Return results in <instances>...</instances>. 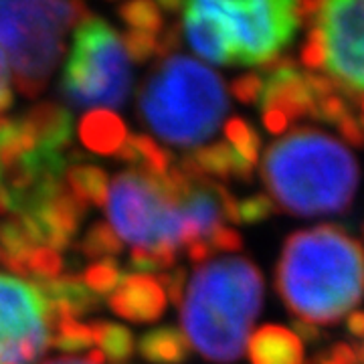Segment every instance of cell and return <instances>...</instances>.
<instances>
[{
    "label": "cell",
    "mask_w": 364,
    "mask_h": 364,
    "mask_svg": "<svg viewBox=\"0 0 364 364\" xmlns=\"http://www.w3.org/2000/svg\"><path fill=\"white\" fill-rule=\"evenodd\" d=\"M275 289L298 320L338 324L364 299V249L336 225L291 233L275 267Z\"/></svg>",
    "instance_id": "1"
},
{
    "label": "cell",
    "mask_w": 364,
    "mask_h": 364,
    "mask_svg": "<svg viewBox=\"0 0 364 364\" xmlns=\"http://www.w3.org/2000/svg\"><path fill=\"white\" fill-rule=\"evenodd\" d=\"M261 178L275 208L294 217H322L350 207L360 170L340 140L306 126L287 132L265 150Z\"/></svg>",
    "instance_id": "2"
},
{
    "label": "cell",
    "mask_w": 364,
    "mask_h": 364,
    "mask_svg": "<svg viewBox=\"0 0 364 364\" xmlns=\"http://www.w3.org/2000/svg\"><path fill=\"white\" fill-rule=\"evenodd\" d=\"M263 275L245 257H219L196 267L181 304L188 344L210 363L241 358L263 306Z\"/></svg>",
    "instance_id": "3"
},
{
    "label": "cell",
    "mask_w": 364,
    "mask_h": 364,
    "mask_svg": "<svg viewBox=\"0 0 364 364\" xmlns=\"http://www.w3.org/2000/svg\"><path fill=\"white\" fill-rule=\"evenodd\" d=\"M138 109L158 138L191 148L217 132L229 109V95L213 69L186 55H168L144 79Z\"/></svg>",
    "instance_id": "4"
},
{
    "label": "cell",
    "mask_w": 364,
    "mask_h": 364,
    "mask_svg": "<svg viewBox=\"0 0 364 364\" xmlns=\"http://www.w3.org/2000/svg\"><path fill=\"white\" fill-rule=\"evenodd\" d=\"M87 16L81 2H0V45L21 93L45 91L63 55V33Z\"/></svg>",
    "instance_id": "5"
},
{
    "label": "cell",
    "mask_w": 364,
    "mask_h": 364,
    "mask_svg": "<svg viewBox=\"0 0 364 364\" xmlns=\"http://www.w3.org/2000/svg\"><path fill=\"white\" fill-rule=\"evenodd\" d=\"M107 215L117 237L134 247H191L203 241L186 219L181 200L170 196L158 176L140 170L117 174L109 188Z\"/></svg>",
    "instance_id": "6"
},
{
    "label": "cell",
    "mask_w": 364,
    "mask_h": 364,
    "mask_svg": "<svg viewBox=\"0 0 364 364\" xmlns=\"http://www.w3.org/2000/svg\"><path fill=\"white\" fill-rule=\"evenodd\" d=\"M130 87V57L117 31L87 16L75 31L61 73V95L75 107H119Z\"/></svg>",
    "instance_id": "7"
},
{
    "label": "cell",
    "mask_w": 364,
    "mask_h": 364,
    "mask_svg": "<svg viewBox=\"0 0 364 364\" xmlns=\"http://www.w3.org/2000/svg\"><path fill=\"white\" fill-rule=\"evenodd\" d=\"M229 28L235 65L263 67L282 55L301 25L296 2H208Z\"/></svg>",
    "instance_id": "8"
},
{
    "label": "cell",
    "mask_w": 364,
    "mask_h": 364,
    "mask_svg": "<svg viewBox=\"0 0 364 364\" xmlns=\"http://www.w3.org/2000/svg\"><path fill=\"white\" fill-rule=\"evenodd\" d=\"M49 342L43 296L33 284L0 273V364H35Z\"/></svg>",
    "instance_id": "9"
},
{
    "label": "cell",
    "mask_w": 364,
    "mask_h": 364,
    "mask_svg": "<svg viewBox=\"0 0 364 364\" xmlns=\"http://www.w3.org/2000/svg\"><path fill=\"white\" fill-rule=\"evenodd\" d=\"M314 25L324 37L328 77L350 100L364 95V0L324 2Z\"/></svg>",
    "instance_id": "10"
},
{
    "label": "cell",
    "mask_w": 364,
    "mask_h": 364,
    "mask_svg": "<svg viewBox=\"0 0 364 364\" xmlns=\"http://www.w3.org/2000/svg\"><path fill=\"white\" fill-rule=\"evenodd\" d=\"M267 77L263 79V91L259 97L261 112L275 109L296 122L301 117H316V97L308 87L306 75L299 73L298 65L289 57H277L263 67Z\"/></svg>",
    "instance_id": "11"
},
{
    "label": "cell",
    "mask_w": 364,
    "mask_h": 364,
    "mask_svg": "<svg viewBox=\"0 0 364 364\" xmlns=\"http://www.w3.org/2000/svg\"><path fill=\"white\" fill-rule=\"evenodd\" d=\"M182 26L186 39L203 59L215 65H233L235 47L229 28L205 2H182Z\"/></svg>",
    "instance_id": "12"
},
{
    "label": "cell",
    "mask_w": 364,
    "mask_h": 364,
    "mask_svg": "<svg viewBox=\"0 0 364 364\" xmlns=\"http://www.w3.org/2000/svg\"><path fill=\"white\" fill-rule=\"evenodd\" d=\"M109 308L134 324H150L166 310V291L152 275H126L122 286L109 296Z\"/></svg>",
    "instance_id": "13"
},
{
    "label": "cell",
    "mask_w": 364,
    "mask_h": 364,
    "mask_svg": "<svg viewBox=\"0 0 364 364\" xmlns=\"http://www.w3.org/2000/svg\"><path fill=\"white\" fill-rule=\"evenodd\" d=\"M178 168L193 181H231L237 178L249 182L253 178V168L235 152L227 142H217L210 146L196 148L182 156Z\"/></svg>",
    "instance_id": "14"
},
{
    "label": "cell",
    "mask_w": 364,
    "mask_h": 364,
    "mask_svg": "<svg viewBox=\"0 0 364 364\" xmlns=\"http://www.w3.org/2000/svg\"><path fill=\"white\" fill-rule=\"evenodd\" d=\"M21 119L35 134L37 142L43 150L63 154L73 140V116L71 112L59 104L43 102L33 105Z\"/></svg>",
    "instance_id": "15"
},
{
    "label": "cell",
    "mask_w": 364,
    "mask_h": 364,
    "mask_svg": "<svg viewBox=\"0 0 364 364\" xmlns=\"http://www.w3.org/2000/svg\"><path fill=\"white\" fill-rule=\"evenodd\" d=\"M251 364H304L301 340L284 326L265 324L247 340Z\"/></svg>",
    "instance_id": "16"
},
{
    "label": "cell",
    "mask_w": 364,
    "mask_h": 364,
    "mask_svg": "<svg viewBox=\"0 0 364 364\" xmlns=\"http://www.w3.org/2000/svg\"><path fill=\"white\" fill-rule=\"evenodd\" d=\"M79 138L85 148L95 154H114L128 140L126 124L119 116L107 109H93L79 122Z\"/></svg>",
    "instance_id": "17"
},
{
    "label": "cell",
    "mask_w": 364,
    "mask_h": 364,
    "mask_svg": "<svg viewBox=\"0 0 364 364\" xmlns=\"http://www.w3.org/2000/svg\"><path fill=\"white\" fill-rule=\"evenodd\" d=\"M138 352L150 364H182L191 356V344L182 330L160 326L144 334Z\"/></svg>",
    "instance_id": "18"
},
{
    "label": "cell",
    "mask_w": 364,
    "mask_h": 364,
    "mask_svg": "<svg viewBox=\"0 0 364 364\" xmlns=\"http://www.w3.org/2000/svg\"><path fill=\"white\" fill-rule=\"evenodd\" d=\"M116 156L119 160H124V162H128V164H134L136 170L146 172L150 176H164L174 166L172 164L174 158L170 154V150L158 146L146 134L128 136V140L119 148V152H117Z\"/></svg>",
    "instance_id": "19"
},
{
    "label": "cell",
    "mask_w": 364,
    "mask_h": 364,
    "mask_svg": "<svg viewBox=\"0 0 364 364\" xmlns=\"http://www.w3.org/2000/svg\"><path fill=\"white\" fill-rule=\"evenodd\" d=\"M67 186L87 207H105L107 200V174L95 164H73L67 170Z\"/></svg>",
    "instance_id": "20"
},
{
    "label": "cell",
    "mask_w": 364,
    "mask_h": 364,
    "mask_svg": "<svg viewBox=\"0 0 364 364\" xmlns=\"http://www.w3.org/2000/svg\"><path fill=\"white\" fill-rule=\"evenodd\" d=\"M91 332L95 344H100L102 354L112 363H126L134 354V336L128 328L114 322H91Z\"/></svg>",
    "instance_id": "21"
},
{
    "label": "cell",
    "mask_w": 364,
    "mask_h": 364,
    "mask_svg": "<svg viewBox=\"0 0 364 364\" xmlns=\"http://www.w3.org/2000/svg\"><path fill=\"white\" fill-rule=\"evenodd\" d=\"M119 18L130 26V31H140L158 37L164 25V13L158 2H126L117 9Z\"/></svg>",
    "instance_id": "22"
},
{
    "label": "cell",
    "mask_w": 364,
    "mask_h": 364,
    "mask_svg": "<svg viewBox=\"0 0 364 364\" xmlns=\"http://www.w3.org/2000/svg\"><path fill=\"white\" fill-rule=\"evenodd\" d=\"M124 269L114 257L91 263L90 267L81 275L83 286L90 289L93 296L102 299L109 294H114L124 282Z\"/></svg>",
    "instance_id": "23"
},
{
    "label": "cell",
    "mask_w": 364,
    "mask_h": 364,
    "mask_svg": "<svg viewBox=\"0 0 364 364\" xmlns=\"http://www.w3.org/2000/svg\"><path fill=\"white\" fill-rule=\"evenodd\" d=\"M77 249L87 257V259H109V255H117L122 253L124 243L117 237L116 231L107 225V223H93L90 227V231L85 233V237L81 239V243Z\"/></svg>",
    "instance_id": "24"
},
{
    "label": "cell",
    "mask_w": 364,
    "mask_h": 364,
    "mask_svg": "<svg viewBox=\"0 0 364 364\" xmlns=\"http://www.w3.org/2000/svg\"><path fill=\"white\" fill-rule=\"evenodd\" d=\"M225 136L229 140V146L247 164H251V166L257 164L261 150V138L259 134L253 130V126H249L243 117H231L225 124Z\"/></svg>",
    "instance_id": "25"
},
{
    "label": "cell",
    "mask_w": 364,
    "mask_h": 364,
    "mask_svg": "<svg viewBox=\"0 0 364 364\" xmlns=\"http://www.w3.org/2000/svg\"><path fill=\"white\" fill-rule=\"evenodd\" d=\"M51 334V346H55L57 350L67 352H79L90 348L91 344H95L93 340V332H91V326L79 324L77 320H67V322H61L55 328L49 330Z\"/></svg>",
    "instance_id": "26"
},
{
    "label": "cell",
    "mask_w": 364,
    "mask_h": 364,
    "mask_svg": "<svg viewBox=\"0 0 364 364\" xmlns=\"http://www.w3.org/2000/svg\"><path fill=\"white\" fill-rule=\"evenodd\" d=\"M65 267V261L61 257L59 251L51 247H35L28 257H26V277L35 279H53L59 277Z\"/></svg>",
    "instance_id": "27"
},
{
    "label": "cell",
    "mask_w": 364,
    "mask_h": 364,
    "mask_svg": "<svg viewBox=\"0 0 364 364\" xmlns=\"http://www.w3.org/2000/svg\"><path fill=\"white\" fill-rule=\"evenodd\" d=\"M130 269L136 273H152L168 269L176 263V249L172 247H134L130 253Z\"/></svg>",
    "instance_id": "28"
},
{
    "label": "cell",
    "mask_w": 364,
    "mask_h": 364,
    "mask_svg": "<svg viewBox=\"0 0 364 364\" xmlns=\"http://www.w3.org/2000/svg\"><path fill=\"white\" fill-rule=\"evenodd\" d=\"M122 43L126 47L128 57L136 63H146L148 59L158 55V37L154 35L140 33V31H126Z\"/></svg>",
    "instance_id": "29"
},
{
    "label": "cell",
    "mask_w": 364,
    "mask_h": 364,
    "mask_svg": "<svg viewBox=\"0 0 364 364\" xmlns=\"http://www.w3.org/2000/svg\"><path fill=\"white\" fill-rule=\"evenodd\" d=\"M275 210V205L265 193L247 196L239 203V225H255L269 219Z\"/></svg>",
    "instance_id": "30"
},
{
    "label": "cell",
    "mask_w": 364,
    "mask_h": 364,
    "mask_svg": "<svg viewBox=\"0 0 364 364\" xmlns=\"http://www.w3.org/2000/svg\"><path fill=\"white\" fill-rule=\"evenodd\" d=\"M299 61L301 65L308 67L310 73L314 71H324L326 67V47H324V37H322V31L316 25L310 26V33H308V39L301 47L299 53Z\"/></svg>",
    "instance_id": "31"
},
{
    "label": "cell",
    "mask_w": 364,
    "mask_h": 364,
    "mask_svg": "<svg viewBox=\"0 0 364 364\" xmlns=\"http://www.w3.org/2000/svg\"><path fill=\"white\" fill-rule=\"evenodd\" d=\"M261 91H263V77L257 73H245L233 79L231 83V93L241 104H259Z\"/></svg>",
    "instance_id": "32"
},
{
    "label": "cell",
    "mask_w": 364,
    "mask_h": 364,
    "mask_svg": "<svg viewBox=\"0 0 364 364\" xmlns=\"http://www.w3.org/2000/svg\"><path fill=\"white\" fill-rule=\"evenodd\" d=\"M346 114H350V107L340 93L324 97L316 105V119H324L328 124H338Z\"/></svg>",
    "instance_id": "33"
},
{
    "label": "cell",
    "mask_w": 364,
    "mask_h": 364,
    "mask_svg": "<svg viewBox=\"0 0 364 364\" xmlns=\"http://www.w3.org/2000/svg\"><path fill=\"white\" fill-rule=\"evenodd\" d=\"M158 282L162 284L164 291L168 294L170 299L181 306L182 298H184V291H186V272L182 267H176L172 273H162L158 277Z\"/></svg>",
    "instance_id": "34"
},
{
    "label": "cell",
    "mask_w": 364,
    "mask_h": 364,
    "mask_svg": "<svg viewBox=\"0 0 364 364\" xmlns=\"http://www.w3.org/2000/svg\"><path fill=\"white\" fill-rule=\"evenodd\" d=\"M207 243L208 247L213 249V253L215 251H239V249L243 247V239H241L239 231H235V229L227 227V225L213 235Z\"/></svg>",
    "instance_id": "35"
},
{
    "label": "cell",
    "mask_w": 364,
    "mask_h": 364,
    "mask_svg": "<svg viewBox=\"0 0 364 364\" xmlns=\"http://www.w3.org/2000/svg\"><path fill=\"white\" fill-rule=\"evenodd\" d=\"M338 130L342 134V138L346 140V142L354 146V148H363L364 146V130L363 126L358 124V119L354 114H346V116L340 119L338 124Z\"/></svg>",
    "instance_id": "36"
},
{
    "label": "cell",
    "mask_w": 364,
    "mask_h": 364,
    "mask_svg": "<svg viewBox=\"0 0 364 364\" xmlns=\"http://www.w3.org/2000/svg\"><path fill=\"white\" fill-rule=\"evenodd\" d=\"M330 358L336 364H363V358H360V348L358 346H352L348 342H338L334 344L330 350Z\"/></svg>",
    "instance_id": "37"
},
{
    "label": "cell",
    "mask_w": 364,
    "mask_h": 364,
    "mask_svg": "<svg viewBox=\"0 0 364 364\" xmlns=\"http://www.w3.org/2000/svg\"><path fill=\"white\" fill-rule=\"evenodd\" d=\"M13 90H11V75H9V63L4 53L0 51V114H4L13 105Z\"/></svg>",
    "instance_id": "38"
},
{
    "label": "cell",
    "mask_w": 364,
    "mask_h": 364,
    "mask_svg": "<svg viewBox=\"0 0 364 364\" xmlns=\"http://www.w3.org/2000/svg\"><path fill=\"white\" fill-rule=\"evenodd\" d=\"M291 332L301 340V344H318L322 340V332L320 328L312 322H306V320H294L291 324Z\"/></svg>",
    "instance_id": "39"
},
{
    "label": "cell",
    "mask_w": 364,
    "mask_h": 364,
    "mask_svg": "<svg viewBox=\"0 0 364 364\" xmlns=\"http://www.w3.org/2000/svg\"><path fill=\"white\" fill-rule=\"evenodd\" d=\"M261 122H263V126L272 132V134H287L289 124H291L284 114H279V112H275V109H265V112H261Z\"/></svg>",
    "instance_id": "40"
},
{
    "label": "cell",
    "mask_w": 364,
    "mask_h": 364,
    "mask_svg": "<svg viewBox=\"0 0 364 364\" xmlns=\"http://www.w3.org/2000/svg\"><path fill=\"white\" fill-rule=\"evenodd\" d=\"M346 328L354 338H364V310H354L346 318Z\"/></svg>",
    "instance_id": "41"
},
{
    "label": "cell",
    "mask_w": 364,
    "mask_h": 364,
    "mask_svg": "<svg viewBox=\"0 0 364 364\" xmlns=\"http://www.w3.org/2000/svg\"><path fill=\"white\" fill-rule=\"evenodd\" d=\"M0 215H16V198L4 184H0Z\"/></svg>",
    "instance_id": "42"
},
{
    "label": "cell",
    "mask_w": 364,
    "mask_h": 364,
    "mask_svg": "<svg viewBox=\"0 0 364 364\" xmlns=\"http://www.w3.org/2000/svg\"><path fill=\"white\" fill-rule=\"evenodd\" d=\"M43 364H93L90 363L87 358H71V356H65V358H53V360H47Z\"/></svg>",
    "instance_id": "43"
},
{
    "label": "cell",
    "mask_w": 364,
    "mask_h": 364,
    "mask_svg": "<svg viewBox=\"0 0 364 364\" xmlns=\"http://www.w3.org/2000/svg\"><path fill=\"white\" fill-rule=\"evenodd\" d=\"M352 102H354V104H356V107H358V116H356V119H358V124L363 126V130H364V95L354 97Z\"/></svg>",
    "instance_id": "44"
},
{
    "label": "cell",
    "mask_w": 364,
    "mask_h": 364,
    "mask_svg": "<svg viewBox=\"0 0 364 364\" xmlns=\"http://www.w3.org/2000/svg\"><path fill=\"white\" fill-rule=\"evenodd\" d=\"M314 363L316 364H336L332 358H330V354L328 352H320L316 358H314Z\"/></svg>",
    "instance_id": "45"
},
{
    "label": "cell",
    "mask_w": 364,
    "mask_h": 364,
    "mask_svg": "<svg viewBox=\"0 0 364 364\" xmlns=\"http://www.w3.org/2000/svg\"><path fill=\"white\" fill-rule=\"evenodd\" d=\"M360 358H363V363H364V344H363V348H360Z\"/></svg>",
    "instance_id": "46"
},
{
    "label": "cell",
    "mask_w": 364,
    "mask_h": 364,
    "mask_svg": "<svg viewBox=\"0 0 364 364\" xmlns=\"http://www.w3.org/2000/svg\"><path fill=\"white\" fill-rule=\"evenodd\" d=\"M0 178H2V170H0Z\"/></svg>",
    "instance_id": "47"
}]
</instances>
